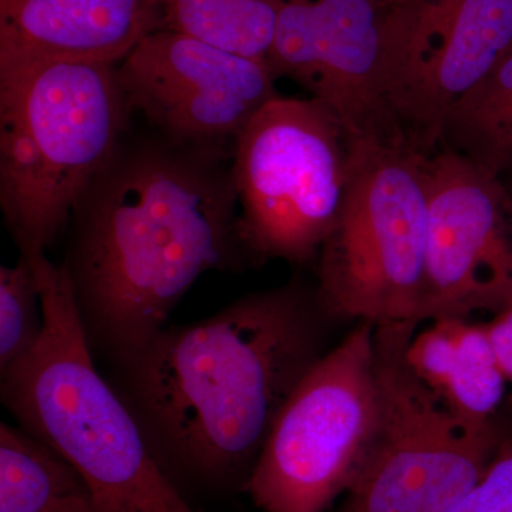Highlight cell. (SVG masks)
I'll return each instance as SVG.
<instances>
[{
    "mask_svg": "<svg viewBox=\"0 0 512 512\" xmlns=\"http://www.w3.org/2000/svg\"><path fill=\"white\" fill-rule=\"evenodd\" d=\"M335 322L316 285L291 281L165 326L106 360L107 380L183 493L245 491L289 397L329 352Z\"/></svg>",
    "mask_w": 512,
    "mask_h": 512,
    "instance_id": "1",
    "label": "cell"
},
{
    "mask_svg": "<svg viewBox=\"0 0 512 512\" xmlns=\"http://www.w3.org/2000/svg\"><path fill=\"white\" fill-rule=\"evenodd\" d=\"M229 157L126 136L83 195L63 264L94 356L146 345L200 276L245 261Z\"/></svg>",
    "mask_w": 512,
    "mask_h": 512,
    "instance_id": "2",
    "label": "cell"
},
{
    "mask_svg": "<svg viewBox=\"0 0 512 512\" xmlns=\"http://www.w3.org/2000/svg\"><path fill=\"white\" fill-rule=\"evenodd\" d=\"M45 328L32 352L0 370V399L22 429L62 453L103 512H197L167 476L86 338L66 265L32 261Z\"/></svg>",
    "mask_w": 512,
    "mask_h": 512,
    "instance_id": "3",
    "label": "cell"
},
{
    "mask_svg": "<svg viewBox=\"0 0 512 512\" xmlns=\"http://www.w3.org/2000/svg\"><path fill=\"white\" fill-rule=\"evenodd\" d=\"M117 64L0 69V208L20 256L46 254L127 136Z\"/></svg>",
    "mask_w": 512,
    "mask_h": 512,
    "instance_id": "4",
    "label": "cell"
},
{
    "mask_svg": "<svg viewBox=\"0 0 512 512\" xmlns=\"http://www.w3.org/2000/svg\"><path fill=\"white\" fill-rule=\"evenodd\" d=\"M426 161L403 144H350L345 195L318 258L316 291L336 322H419L429 232Z\"/></svg>",
    "mask_w": 512,
    "mask_h": 512,
    "instance_id": "5",
    "label": "cell"
},
{
    "mask_svg": "<svg viewBox=\"0 0 512 512\" xmlns=\"http://www.w3.org/2000/svg\"><path fill=\"white\" fill-rule=\"evenodd\" d=\"M419 325H375L376 429L335 512H451L500 446L503 420L467 426L413 372L407 349Z\"/></svg>",
    "mask_w": 512,
    "mask_h": 512,
    "instance_id": "6",
    "label": "cell"
},
{
    "mask_svg": "<svg viewBox=\"0 0 512 512\" xmlns=\"http://www.w3.org/2000/svg\"><path fill=\"white\" fill-rule=\"evenodd\" d=\"M349 154L345 130L311 97L278 94L249 120L231 157L247 258L296 265L319 258L345 195Z\"/></svg>",
    "mask_w": 512,
    "mask_h": 512,
    "instance_id": "7",
    "label": "cell"
},
{
    "mask_svg": "<svg viewBox=\"0 0 512 512\" xmlns=\"http://www.w3.org/2000/svg\"><path fill=\"white\" fill-rule=\"evenodd\" d=\"M376 421L375 325L357 322L289 397L245 493L261 512H325L352 484Z\"/></svg>",
    "mask_w": 512,
    "mask_h": 512,
    "instance_id": "8",
    "label": "cell"
},
{
    "mask_svg": "<svg viewBox=\"0 0 512 512\" xmlns=\"http://www.w3.org/2000/svg\"><path fill=\"white\" fill-rule=\"evenodd\" d=\"M511 50L512 0L393 3L384 100L396 140L434 153L448 111Z\"/></svg>",
    "mask_w": 512,
    "mask_h": 512,
    "instance_id": "9",
    "label": "cell"
},
{
    "mask_svg": "<svg viewBox=\"0 0 512 512\" xmlns=\"http://www.w3.org/2000/svg\"><path fill=\"white\" fill-rule=\"evenodd\" d=\"M116 69L131 113L154 133L217 153L232 154L238 134L279 94L268 63L171 30L148 33Z\"/></svg>",
    "mask_w": 512,
    "mask_h": 512,
    "instance_id": "10",
    "label": "cell"
},
{
    "mask_svg": "<svg viewBox=\"0 0 512 512\" xmlns=\"http://www.w3.org/2000/svg\"><path fill=\"white\" fill-rule=\"evenodd\" d=\"M429 232L417 320L512 309V192L500 177L439 147L426 161Z\"/></svg>",
    "mask_w": 512,
    "mask_h": 512,
    "instance_id": "11",
    "label": "cell"
},
{
    "mask_svg": "<svg viewBox=\"0 0 512 512\" xmlns=\"http://www.w3.org/2000/svg\"><path fill=\"white\" fill-rule=\"evenodd\" d=\"M392 0H281L268 64L339 121L350 144H400L384 100Z\"/></svg>",
    "mask_w": 512,
    "mask_h": 512,
    "instance_id": "12",
    "label": "cell"
},
{
    "mask_svg": "<svg viewBox=\"0 0 512 512\" xmlns=\"http://www.w3.org/2000/svg\"><path fill=\"white\" fill-rule=\"evenodd\" d=\"M156 26L154 0H0V69L119 64Z\"/></svg>",
    "mask_w": 512,
    "mask_h": 512,
    "instance_id": "13",
    "label": "cell"
},
{
    "mask_svg": "<svg viewBox=\"0 0 512 512\" xmlns=\"http://www.w3.org/2000/svg\"><path fill=\"white\" fill-rule=\"evenodd\" d=\"M407 359L458 420L476 430L497 426L508 380L485 325L468 319L433 320L413 336Z\"/></svg>",
    "mask_w": 512,
    "mask_h": 512,
    "instance_id": "14",
    "label": "cell"
},
{
    "mask_svg": "<svg viewBox=\"0 0 512 512\" xmlns=\"http://www.w3.org/2000/svg\"><path fill=\"white\" fill-rule=\"evenodd\" d=\"M0 512H103L83 474L22 427L0 424Z\"/></svg>",
    "mask_w": 512,
    "mask_h": 512,
    "instance_id": "15",
    "label": "cell"
},
{
    "mask_svg": "<svg viewBox=\"0 0 512 512\" xmlns=\"http://www.w3.org/2000/svg\"><path fill=\"white\" fill-rule=\"evenodd\" d=\"M440 147L497 177L512 167V50L448 111Z\"/></svg>",
    "mask_w": 512,
    "mask_h": 512,
    "instance_id": "16",
    "label": "cell"
},
{
    "mask_svg": "<svg viewBox=\"0 0 512 512\" xmlns=\"http://www.w3.org/2000/svg\"><path fill=\"white\" fill-rule=\"evenodd\" d=\"M281 0H154L156 30L268 63Z\"/></svg>",
    "mask_w": 512,
    "mask_h": 512,
    "instance_id": "17",
    "label": "cell"
},
{
    "mask_svg": "<svg viewBox=\"0 0 512 512\" xmlns=\"http://www.w3.org/2000/svg\"><path fill=\"white\" fill-rule=\"evenodd\" d=\"M45 328L36 271L29 259L0 266V370L36 348Z\"/></svg>",
    "mask_w": 512,
    "mask_h": 512,
    "instance_id": "18",
    "label": "cell"
},
{
    "mask_svg": "<svg viewBox=\"0 0 512 512\" xmlns=\"http://www.w3.org/2000/svg\"><path fill=\"white\" fill-rule=\"evenodd\" d=\"M451 512H512V420L503 419V437L490 466Z\"/></svg>",
    "mask_w": 512,
    "mask_h": 512,
    "instance_id": "19",
    "label": "cell"
},
{
    "mask_svg": "<svg viewBox=\"0 0 512 512\" xmlns=\"http://www.w3.org/2000/svg\"><path fill=\"white\" fill-rule=\"evenodd\" d=\"M495 356L503 369L508 383L512 384V309L495 316L493 322L485 325Z\"/></svg>",
    "mask_w": 512,
    "mask_h": 512,
    "instance_id": "20",
    "label": "cell"
},
{
    "mask_svg": "<svg viewBox=\"0 0 512 512\" xmlns=\"http://www.w3.org/2000/svg\"><path fill=\"white\" fill-rule=\"evenodd\" d=\"M396 5H403V3L419 2V0H392Z\"/></svg>",
    "mask_w": 512,
    "mask_h": 512,
    "instance_id": "21",
    "label": "cell"
},
{
    "mask_svg": "<svg viewBox=\"0 0 512 512\" xmlns=\"http://www.w3.org/2000/svg\"><path fill=\"white\" fill-rule=\"evenodd\" d=\"M512 192V191H511Z\"/></svg>",
    "mask_w": 512,
    "mask_h": 512,
    "instance_id": "22",
    "label": "cell"
}]
</instances>
